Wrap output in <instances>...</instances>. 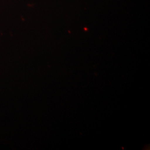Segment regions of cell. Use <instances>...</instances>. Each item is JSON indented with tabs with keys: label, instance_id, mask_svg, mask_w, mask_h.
Masks as SVG:
<instances>
[]
</instances>
